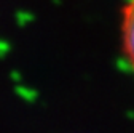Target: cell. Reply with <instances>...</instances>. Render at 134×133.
Returning a JSON list of instances; mask_svg holds the SVG:
<instances>
[{"instance_id":"obj_1","label":"cell","mask_w":134,"mask_h":133,"mask_svg":"<svg viewBox=\"0 0 134 133\" xmlns=\"http://www.w3.org/2000/svg\"><path fill=\"white\" fill-rule=\"evenodd\" d=\"M121 52L126 63L134 69V0H126L121 8L120 21Z\"/></svg>"}]
</instances>
